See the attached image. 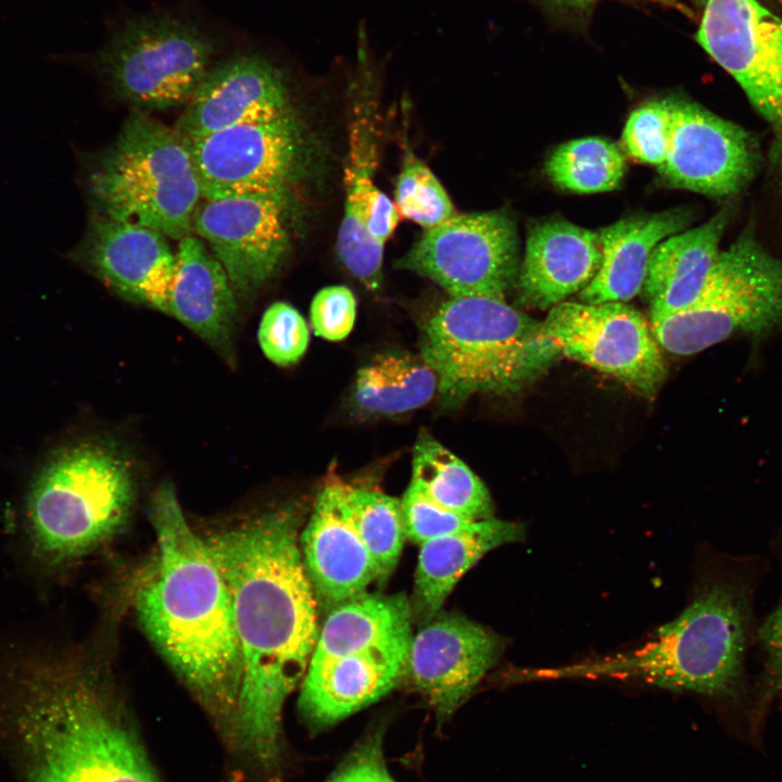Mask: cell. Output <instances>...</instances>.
I'll use <instances>...</instances> for the list:
<instances>
[{
    "label": "cell",
    "instance_id": "1",
    "mask_svg": "<svg viewBox=\"0 0 782 782\" xmlns=\"http://www.w3.org/2000/svg\"><path fill=\"white\" fill-rule=\"evenodd\" d=\"M302 518V504L289 502L204 538L229 589L241 653L230 739L265 771L279 765L282 707L319 633L300 548Z\"/></svg>",
    "mask_w": 782,
    "mask_h": 782
},
{
    "label": "cell",
    "instance_id": "2",
    "mask_svg": "<svg viewBox=\"0 0 782 782\" xmlns=\"http://www.w3.org/2000/svg\"><path fill=\"white\" fill-rule=\"evenodd\" d=\"M157 551L136 594L139 621L228 737L242 661L229 589L204 538L188 524L174 487L150 505Z\"/></svg>",
    "mask_w": 782,
    "mask_h": 782
},
{
    "label": "cell",
    "instance_id": "3",
    "mask_svg": "<svg viewBox=\"0 0 782 782\" xmlns=\"http://www.w3.org/2000/svg\"><path fill=\"white\" fill-rule=\"evenodd\" d=\"M766 566L759 556H728L704 577L683 611L643 646L540 676L636 679L739 705L748 716L752 686L745 663L754 597Z\"/></svg>",
    "mask_w": 782,
    "mask_h": 782
},
{
    "label": "cell",
    "instance_id": "4",
    "mask_svg": "<svg viewBox=\"0 0 782 782\" xmlns=\"http://www.w3.org/2000/svg\"><path fill=\"white\" fill-rule=\"evenodd\" d=\"M11 669L29 782H161L122 707L88 672L43 657Z\"/></svg>",
    "mask_w": 782,
    "mask_h": 782
},
{
    "label": "cell",
    "instance_id": "5",
    "mask_svg": "<svg viewBox=\"0 0 782 782\" xmlns=\"http://www.w3.org/2000/svg\"><path fill=\"white\" fill-rule=\"evenodd\" d=\"M135 495L133 464L113 441L84 438L59 446L36 471L25 497L34 555L61 566L90 553L122 529Z\"/></svg>",
    "mask_w": 782,
    "mask_h": 782
},
{
    "label": "cell",
    "instance_id": "6",
    "mask_svg": "<svg viewBox=\"0 0 782 782\" xmlns=\"http://www.w3.org/2000/svg\"><path fill=\"white\" fill-rule=\"evenodd\" d=\"M420 355L447 405L475 393L515 391L562 356L541 321L490 297L443 302L424 323Z\"/></svg>",
    "mask_w": 782,
    "mask_h": 782
},
{
    "label": "cell",
    "instance_id": "7",
    "mask_svg": "<svg viewBox=\"0 0 782 782\" xmlns=\"http://www.w3.org/2000/svg\"><path fill=\"white\" fill-rule=\"evenodd\" d=\"M84 186L93 214L176 240L191 234L202 199L188 138L137 109L86 166Z\"/></svg>",
    "mask_w": 782,
    "mask_h": 782
},
{
    "label": "cell",
    "instance_id": "8",
    "mask_svg": "<svg viewBox=\"0 0 782 782\" xmlns=\"http://www.w3.org/2000/svg\"><path fill=\"white\" fill-rule=\"evenodd\" d=\"M782 324V262L746 231L716 260L699 295L651 323L660 346L698 353L739 332L759 337Z\"/></svg>",
    "mask_w": 782,
    "mask_h": 782
},
{
    "label": "cell",
    "instance_id": "9",
    "mask_svg": "<svg viewBox=\"0 0 782 782\" xmlns=\"http://www.w3.org/2000/svg\"><path fill=\"white\" fill-rule=\"evenodd\" d=\"M213 39L195 23L169 13L126 20L99 53L114 93L137 110L187 104L210 70Z\"/></svg>",
    "mask_w": 782,
    "mask_h": 782
},
{
    "label": "cell",
    "instance_id": "10",
    "mask_svg": "<svg viewBox=\"0 0 782 782\" xmlns=\"http://www.w3.org/2000/svg\"><path fill=\"white\" fill-rule=\"evenodd\" d=\"M696 40L768 124L770 164L782 193V18L758 0H707Z\"/></svg>",
    "mask_w": 782,
    "mask_h": 782
},
{
    "label": "cell",
    "instance_id": "11",
    "mask_svg": "<svg viewBox=\"0 0 782 782\" xmlns=\"http://www.w3.org/2000/svg\"><path fill=\"white\" fill-rule=\"evenodd\" d=\"M542 329L562 356L609 375L653 398L667 367L651 326L622 302H562L550 308Z\"/></svg>",
    "mask_w": 782,
    "mask_h": 782
},
{
    "label": "cell",
    "instance_id": "12",
    "mask_svg": "<svg viewBox=\"0 0 782 782\" xmlns=\"http://www.w3.org/2000/svg\"><path fill=\"white\" fill-rule=\"evenodd\" d=\"M398 267L429 278L452 298L505 299L517 272V236L504 211L455 214L424 230Z\"/></svg>",
    "mask_w": 782,
    "mask_h": 782
},
{
    "label": "cell",
    "instance_id": "13",
    "mask_svg": "<svg viewBox=\"0 0 782 782\" xmlns=\"http://www.w3.org/2000/svg\"><path fill=\"white\" fill-rule=\"evenodd\" d=\"M188 140L204 200L286 199L301 165L302 136L290 109Z\"/></svg>",
    "mask_w": 782,
    "mask_h": 782
},
{
    "label": "cell",
    "instance_id": "14",
    "mask_svg": "<svg viewBox=\"0 0 782 782\" xmlns=\"http://www.w3.org/2000/svg\"><path fill=\"white\" fill-rule=\"evenodd\" d=\"M672 133L659 173L673 187L729 197L752 180L758 164L755 140L741 126L699 104L671 99Z\"/></svg>",
    "mask_w": 782,
    "mask_h": 782
},
{
    "label": "cell",
    "instance_id": "15",
    "mask_svg": "<svg viewBox=\"0 0 782 782\" xmlns=\"http://www.w3.org/2000/svg\"><path fill=\"white\" fill-rule=\"evenodd\" d=\"M283 201L266 195L203 199L193 213L192 231L207 243L241 298L263 286L287 253Z\"/></svg>",
    "mask_w": 782,
    "mask_h": 782
},
{
    "label": "cell",
    "instance_id": "16",
    "mask_svg": "<svg viewBox=\"0 0 782 782\" xmlns=\"http://www.w3.org/2000/svg\"><path fill=\"white\" fill-rule=\"evenodd\" d=\"M503 647L497 634L463 616H434L412 636L404 678L444 718L468 698Z\"/></svg>",
    "mask_w": 782,
    "mask_h": 782
},
{
    "label": "cell",
    "instance_id": "17",
    "mask_svg": "<svg viewBox=\"0 0 782 782\" xmlns=\"http://www.w3.org/2000/svg\"><path fill=\"white\" fill-rule=\"evenodd\" d=\"M68 256L118 295L167 314L175 253L160 231L93 214Z\"/></svg>",
    "mask_w": 782,
    "mask_h": 782
},
{
    "label": "cell",
    "instance_id": "18",
    "mask_svg": "<svg viewBox=\"0 0 782 782\" xmlns=\"http://www.w3.org/2000/svg\"><path fill=\"white\" fill-rule=\"evenodd\" d=\"M349 157L344 171L345 203L338 232V255L345 268L367 289L376 291L382 280L383 247L400 214L374 182L376 137L367 112L350 128Z\"/></svg>",
    "mask_w": 782,
    "mask_h": 782
},
{
    "label": "cell",
    "instance_id": "19",
    "mask_svg": "<svg viewBox=\"0 0 782 782\" xmlns=\"http://www.w3.org/2000/svg\"><path fill=\"white\" fill-rule=\"evenodd\" d=\"M287 110L288 92L280 72L265 58L247 53L210 67L175 128L191 139L269 119Z\"/></svg>",
    "mask_w": 782,
    "mask_h": 782
},
{
    "label": "cell",
    "instance_id": "20",
    "mask_svg": "<svg viewBox=\"0 0 782 782\" xmlns=\"http://www.w3.org/2000/svg\"><path fill=\"white\" fill-rule=\"evenodd\" d=\"M341 487L340 480L323 487L300 533L302 560L317 604L330 609L364 595L379 580L374 559L342 510Z\"/></svg>",
    "mask_w": 782,
    "mask_h": 782
},
{
    "label": "cell",
    "instance_id": "21",
    "mask_svg": "<svg viewBox=\"0 0 782 782\" xmlns=\"http://www.w3.org/2000/svg\"><path fill=\"white\" fill-rule=\"evenodd\" d=\"M411 642L308 667L299 710L314 730L329 727L388 694L404 678Z\"/></svg>",
    "mask_w": 782,
    "mask_h": 782
},
{
    "label": "cell",
    "instance_id": "22",
    "mask_svg": "<svg viewBox=\"0 0 782 782\" xmlns=\"http://www.w3.org/2000/svg\"><path fill=\"white\" fill-rule=\"evenodd\" d=\"M602 260L598 234L568 220L551 218L528 232L517 287L520 301L550 310L583 290Z\"/></svg>",
    "mask_w": 782,
    "mask_h": 782
},
{
    "label": "cell",
    "instance_id": "23",
    "mask_svg": "<svg viewBox=\"0 0 782 782\" xmlns=\"http://www.w3.org/2000/svg\"><path fill=\"white\" fill-rule=\"evenodd\" d=\"M167 314L231 357L238 324L236 293L220 262L191 234L179 240L175 253Z\"/></svg>",
    "mask_w": 782,
    "mask_h": 782
},
{
    "label": "cell",
    "instance_id": "24",
    "mask_svg": "<svg viewBox=\"0 0 782 782\" xmlns=\"http://www.w3.org/2000/svg\"><path fill=\"white\" fill-rule=\"evenodd\" d=\"M689 223L686 212L630 216L598 230L602 248L600 268L579 292L583 303H626L643 288L654 249Z\"/></svg>",
    "mask_w": 782,
    "mask_h": 782
},
{
    "label": "cell",
    "instance_id": "25",
    "mask_svg": "<svg viewBox=\"0 0 782 782\" xmlns=\"http://www.w3.org/2000/svg\"><path fill=\"white\" fill-rule=\"evenodd\" d=\"M727 222V212L720 211L705 224L674 234L654 249L643 285L651 323L685 308L699 295L720 253Z\"/></svg>",
    "mask_w": 782,
    "mask_h": 782
},
{
    "label": "cell",
    "instance_id": "26",
    "mask_svg": "<svg viewBox=\"0 0 782 782\" xmlns=\"http://www.w3.org/2000/svg\"><path fill=\"white\" fill-rule=\"evenodd\" d=\"M525 537L522 525L488 518L420 544L412 614L431 620L464 573L488 552Z\"/></svg>",
    "mask_w": 782,
    "mask_h": 782
},
{
    "label": "cell",
    "instance_id": "27",
    "mask_svg": "<svg viewBox=\"0 0 782 782\" xmlns=\"http://www.w3.org/2000/svg\"><path fill=\"white\" fill-rule=\"evenodd\" d=\"M412 607L404 594H364L331 608L308 667L376 648L407 644Z\"/></svg>",
    "mask_w": 782,
    "mask_h": 782
},
{
    "label": "cell",
    "instance_id": "28",
    "mask_svg": "<svg viewBox=\"0 0 782 782\" xmlns=\"http://www.w3.org/2000/svg\"><path fill=\"white\" fill-rule=\"evenodd\" d=\"M438 392V377L421 355L388 352L357 371L351 395L363 416H393L427 404Z\"/></svg>",
    "mask_w": 782,
    "mask_h": 782
},
{
    "label": "cell",
    "instance_id": "29",
    "mask_svg": "<svg viewBox=\"0 0 782 782\" xmlns=\"http://www.w3.org/2000/svg\"><path fill=\"white\" fill-rule=\"evenodd\" d=\"M409 485L437 505L471 520L492 517L490 493L480 478L429 433H419Z\"/></svg>",
    "mask_w": 782,
    "mask_h": 782
},
{
    "label": "cell",
    "instance_id": "30",
    "mask_svg": "<svg viewBox=\"0 0 782 782\" xmlns=\"http://www.w3.org/2000/svg\"><path fill=\"white\" fill-rule=\"evenodd\" d=\"M341 507L374 559L379 581L386 580L398 565L406 539L401 500L342 482Z\"/></svg>",
    "mask_w": 782,
    "mask_h": 782
},
{
    "label": "cell",
    "instance_id": "31",
    "mask_svg": "<svg viewBox=\"0 0 782 782\" xmlns=\"http://www.w3.org/2000/svg\"><path fill=\"white\" fill-rule=\"evenodd\" d=\"M625 171V157L618 147L597 137L560 144L545 165L546 175L555 186L578 193L616 189Z\"/></svg>",
    "mask_w": 782,
    "mask_h": 782
},
{
    "label": "cell",
    "instance_id": "32",
    "mask_svg": "<svg viewBox=\"0 0 782 782\" xmlns=\"http://www.w3.org/2000/svg\"><path fill=\"white\" fill-rule=\"evenodd\" d=\"M400 216L430 229L456 214L445 189L430 168L407 152L394 190Z\"/></svg>",
    "mask_w": 782,
    "mask_h": 782
},
{
    "label": "cell",
    "instance_id": "33",
    "mask_svg": "<svg viewBox=\"0 0 782 782\" xmlns=\"http://www.w3.org/2000/svg\"><path fill=\"white\" fill-rule=\"evenodd\" d=\"M771 551L782 568V529L772 538ZM756 634L765 653V667L758 685L752 690L749 722L752 729L759 732L771 702L782 698V593Z\"/></svg>",
    "mask_w": 782,
    "mask_h": 782
},
{
    "label": "cell",
    "instance_id": "34",
    "mask_svg": "<svg viewBox=\"0 0 782 782\" xmlns=\"http://www.w3.org/2000/svg\"><path fill=\"white\" fill-rule=\"evenodd\" d=\"M671 133V98L653 100L629 115L622 141L628 154L638 162L660 166L669 152Z\"/></svg>",
    "mask_w": 782,
    "mask_h": 782
},
{
    "label": "cell",
    "instance_id": "35",
    "mask_svg": "<svg viewBox=\"0 0 782 782\" xmlns=\"http://www.w3.org/2000/svg\"><path fill=\"white\" fill-rule=\"evenodd\" d=\"M257 339L269 361L289 366L298 363L306 352L310 331L298 310L286 302H276L264 312Z\"/></svg>",
    "mask_w": 782,
    "mask_h": 782
},
{
    "label": "cell",
    "instance_id": "36",
    "mask_svg": "<svg viewBox=\"0 0 782 782\" xmlns=\"http://www.w3.org/2000/svg\"><path fill=\"white\" fill-rule=\"evenodd\" d=\"M401 506L406 539L419 545L477 521L437 505L412 485L403 494Z\"/></svg>",
    "mask_w": 782,
    "mask_h": 782
},
{
    "label": "cell",
    "instance_id": "37",
    "mask_svg": "<svg viewBox=\"0 0 782 782\" xmlns=\"http://www.w3.org/2000/svg\"><path fill=\"white\" fill-rule=\"evenodd\" d=\"M356 300L345 286L320 289L310 307L314 333L328 341H340L352 331L356 318Z\"/></svg>",
    "mask_w": 782,
    "mask_h": 782
},
{
    "label": "cell",
    "instance_id": "38",
    "mask_svg": "<svg viewBox=\"0 0 782 782\" xmlns=\"http://www.w3.org/2000/svg\"><path fill=\"white\" fill-rule=\"evenodd\" d=\"M327 782H395L384 762L380 731L364 740Z\"/></svg>",
    "mask_w": 782,
    "mask_h": 782
},
{
    "label": "cell",
    "instance_id": "39",
    "mask_svg": "<svg viewBox=\"0 0 782 782\" xmlns=\"http://www.w3.org/2000/svg\"><path fill=\"white\" fill-rule=\"evenodd\" d=\"M556 1L576 3V2H582L583 0H556Z\"/></svg>",
    "mask_w": 782,
    "mask_h": 782
}]
</instances>
